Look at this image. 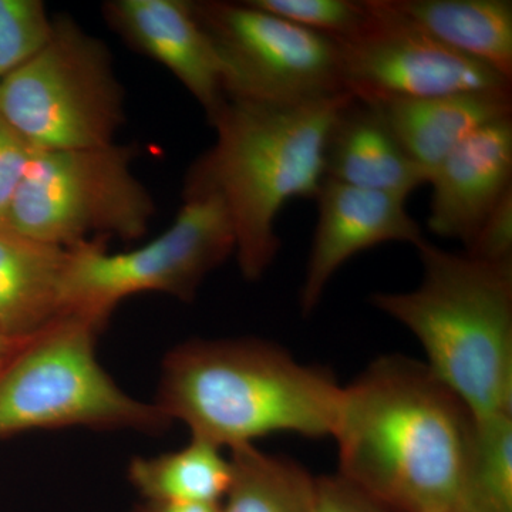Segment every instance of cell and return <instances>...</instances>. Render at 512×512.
<instances>
[{"instance_id": "15", "label": "cell", "mask_w": 512, "mask_h": 512, "mask_svg": "<svg viewBox=\"0 0 512 512\" xmlns=\"http://www.w3.org/2000/svg\"><path fill=\"white\" fill-rule=\"evenodd\" d=\"M375 104L404 153L429 175L463 141L512 117V90Z\"/></svg>"}, {"instance_id": "22", "label": "cell", "mask_w": 512, "mask_h": 512, "mask_svg": "<svg viewBox=\"0 0 512 512\" xmlns=\"http://www.w3.org/2000/svg\"><path fill=\"white\" fill-rule=\"evenodd\" d=\"M52 32L42 0H0V82L35 57Z\"/></svg>"}, {"instance_id": "8", "label": "cell", "mask_w": 512, "mask_h": 512, "mask_svg": "<svg viewBox=\"0 0 512 512\" xmlns=\"http://www.w3.org/2000/svg\"><path fill=\"white\" fill-rule=\"evenodd\" d=\"M107 239L70 249L64 312L106 325L128 296L167 293L192 302L202 282L237 251L234 227L217 195L184 197L177 217L153 241L111 254Z\"/></svg>"}, {"instance_id": "6", "label": "cell", "mask_w": 512, "mask_h": 512, "mask_svg": "<svg viewBox=\"0 0 512 512\" xmlns=\"http://www.w3.org/2000/svg\"><path fill=\"white\" fill-rule=\"evenodd\" d=\"M0 117L36 151L107 146L126 123L109 46L57 15L47 45L0 82Z\"/></svg>"}, {"instance_id": "18", "label": "cell", "mask_w": 512, "mask_h": 512, "mask_svg": "<svg viewBox=\"0 0 512 512\" xmlns=\"http://www.w3.org/2000/svg\"><path fill=\"white\" fill-rule=\"evenodd\" d=\"M222 448L191 437L180 450L156 457H136L128 480L146 501L178 504H221L232 481L229 457Z\"/></svg>"}, {"instance_id": "23", "label": "cell", "mask_w": 512, "mask_h": 512, "mask_svg": "<svg viewBox=\"0 0 512 512\" xmlns=\"http://www.w3.org/2000/svg\"><path fill=\"white\" fill-rule=\"evenodd\" d=\"M37 151L0 117V227H6L10 208Z\"/></svg>"}, {"instance_id": "12", "label": "cell", "mask_w": 512, "mask_h": 512, "mask_svg": "<svg viewBox=\"0 0 512 512\" xmlns=\"http://www.w3.org/2000/svg\"><path fill=\"white\" fill-rule=\"evenodd\" d=\"M101 10L128 47L170 70L208 120L227 101L220 62L191 0H109Z\"/></svg>"}, {"instance_id": "2", "label": "cell", "mask_w": 512, "mask_h": 512, "mask_svg": "<svg viewBox=\"0 0 512 512\" xmlns=\"http://www.w3.org/2000/svg\"><path fill=\"white\" fill-rule=\"evenodd\" d=\"M352 99L340 93L295 106L227 99L208 120L215 141L191 164L183 197L212 194L224 202L247 281H259L274 264L282 208L318 195L330 127Z\"/></svg>"}, {"instance_id": "14", "label": "cell", "mask_w": 512, "mask_h": 512, "mask_svg": "<svg viewBox=\"0 0 512 512\" xmlns=\"http://www.w3.org/2000/svg\"><path fill=\"white\" fill-rule=\"evenodd\" d=\"M325 178L407 198L430 175L404 153L375 104L353 97L330 127Z\"/></svg>"}, {"instance_id": "11", "label": "cell", "mask_w": 512, "mask_h": 512, "mask_svg": "<svg viewBox=\"0 0 512 512\" xmlns=\"http://www.w3.org/2000/svg\"><path fill=\"white\" fill-rule=\"evenodd\" d=\"M315 201L318 224L299 292L303 315L315 311L333 276L353 256L387 242H407L417 248L426 241L407 211V198L399 195L325 178Z\"/></svg>"}, {"instance_id": "27", "label": "cell", "mask_w": 512, "mask_h": 512, "mask_svg": "<svg viewBox=\"0 0 512 512\" xmlns=\"http://www.w3.org/2000/svg\"><path fill=\"white\" fill-rule=\"evenodd\" d=\"M29 338H12V336L5 335L0 332V373L6 369L12 363V360L22 352L25 348L26 343L29 342Z\"/></svg>"}, {"instance_id": "9", "label": "cell", "mask_w": 512, "mask_h": 512, "mask_svg": "<svg viewBox=\"0 0 512 512\" xmlns=\"http://www.w3.org/2000/svg\"><path fill=\"white\" fill-rule=\"evenodd\" d=\"M218 57L227 99L295 106L348 93L338 43L251 2L191 0Z\"/></svg>"}, {"instance_id": "3", "label": "cell", "mask_w": 512, "mask_h": 512, "mask_svg": "<svg viewBox=\"0 0 512 512\" xmlns=\"http://www.w3.org/2000/svg\"><path fill=\"white\" fill-rule=\"evenodd\" d=\"M342 386L262 339H197L165 356L157 406L191 437L235 448L259 437L332 436Z\"/></svg>"}, {"instance_id": "16", "label": "cell", "mask_w": 512, "mask_h": 512, "mask_svg": "<svg viewBox=\"0 0 512 512\" xmlns=\"http://www.w3.org/2000/svg\"><path fill=\"white\" fill-rule=\"evenodd\" d=\"M70 249L0 227V332L29 338L64 313Z\"/></svg>"}, {"instance_id": "5", "label": "cell", "mask_w": 512, "mask_h": 512, "mask_svg": "<svg viewBox=\"0 0 512 512\" xmlns=\"http://www.w3.org/2000/svg\"><path fill=\"white\" fill-rule=\"evenodd\" d=\"M103 326L66 313L29 339L0 373V439L64 427L160 433L171 426L156 403L134 399L101 367Z\"/></svg>"}, {"instance_id": "13", "label": "cell", "mask_w": 512, "mask_h": 512, "mask_svg": "<svg viewBox=\"0 0 512 512\" xmlns=\"http://www.w3.org/2000/svg\"><path fill=\"white\" fill-rule=\"evenodd\" d=\"M427 227L437 237H474L501 198L512 190V117L494 121L467 138L430 175Z\"/></svg>"}, {"instance_id": "26", "label": "cell", "mask_w": 512, "mask_h": 512, "mask_svg": "<svg viewBox=\"0 0 512 512\" xmlns=\"http://www.w3.org/2000/svg\"><path fill=\"white\" fill-rule=\"evenodd\" d=\"M133 512H221V504H178L144 501Z\"/></svg>"}, {"instance_id": "19", "label": "cell", "mask_w": 512, "mask_h": 512, "mask_svg": "<svg viewBox=\"0 0 512 512\" xmlns=\"http://www.w3.org/2000/svg\"><path fill=\"white\" fill-rule=\"evenodd\" d=\"M232 481L221 512H316V477L255 444L232 448Z\"/></svg>"}, {"instance_id": "4", "label": "cell", "mask_w": 512, "mask_h": 512, "mask_svg": "<svg viewBox=\"0 0 512 512\" xmlns=\"http://www.w3.org/2000/svg\"><path fill=\"white\" fill-rule=\"evenodd\" d=\"M423 278L370 303L419 340L427 366L474 417L512 413V264H491L424 241Z\"/></svg>"}, {"instance_id": "17", "label": "cell", "mask_w": 512, "mask_h": 512, "mask_svg": "<svg viewBox=\"0 0 512 512\" xmlns=\"http://www.w3.org/2000/svg\"><path fill=\"white\" fill-rule=\"evenodd\" d=\"M441 45L512 82L511 0H390Z\"/></svg>"}, {"instance_id": "10", "label": "cell", "mask_w": 512, "mask_h": 512, "mask_svg": "<svg viewBox=\"0 0 512 512\" xmlns=\"http://www.w3.org/2000/svg\"><path fill=\"white\" fill-rule=\"evenodd\" d=\"M366 28L339 47L346 92L367 103L512 90L490 67L448 49L390 0H367Z\"/></svg>"}, {"instance_id": "24", "label": "cell", "mask_w": 512, "mask_h": 512, "mask_svg": "<svg viewBox=\"0 0 512 512\" xmlns=\"http://www.w3.org/2000/svg\"><path fill=\"white\" fill-rule=\"evenodd\" d=\"M466 254L491 264H512V190L485 218Z\"/></svg>"}, {"instance_id": "25", "label": "cell", "mask_w": 512, "mask_h": 512, "mask_svg": "<svg viewBox=\"0 0 512 512\" xmlns=\"http://www.w3.org/2000/svg\"><path fill=\"white\" fill-rule=\"evenodd\" d=\"M316 512H387L338 474L316 477Z\"/></svg>"}, {"instance_id": "21", "label": "cell", "mask_w": 512, "mask_h": 512, "mask_svg": "<svg viewBox=\"0 0 512 512\" xmlns=\"http://www.w3.org/2000/svg\"><path fill=\"white\" fill-rule=\"evenodd\" d=\"M256 8L293 25L345 42L359 35L370 20L367 0H249Z\"/></svg>"}, {"instance_id": "7", "label": "cell", "mask_w": 512, "mask_h": 512, "mask_svg": "<svg viewBox=\"0 0 512 512\" xmlns=\"http://www.w3.org/2000/svg\"><path fill=\"white\" fill-rule=\"evenodd\" d=\"M134 144L37 151L10 208L6 227L63 249L97 239L137 241L156 202L133 171Z\"/></svg>"}, {"instance_id": "1", "label": "cell", "mask_w": 512, "mask_h": 512, "mask_svg": "<svg viewBox=\"0 0 512 512\" xmlns=\"http://www.w3.org/2000/svg\"><path fill=\"white\" fill-rule=\"evenodd\" d=\"M474 416L429 366L382 356L342 387L338 476L387 512H466Z\"/></svg>"}, {"instance_id": "20", "label": "cell", "mask_w": 512, "mask_h": 512, "mask_svg": "<svg viewBox=\"0 0 512 512\" xmlns=\"http://www.w3.org/2000/svg\"><path fill=\"white\" fill-rule=\"evenodd\" d=\"M466 512H512V413L474 417Z\"/></svg>"}]
</instances>
